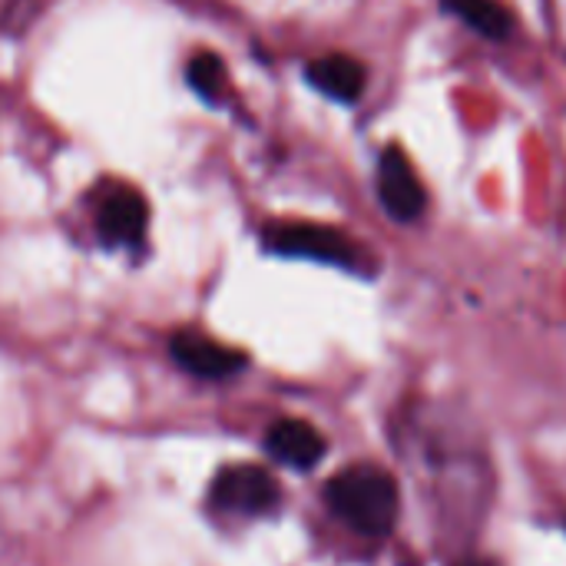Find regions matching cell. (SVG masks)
Wrapping results in <instances>:
<instances>
[{
  "mask_svg": "<svg viewBox=\"0 0 566 566\" xmlns=\"http://www.w3.org/2000/svg\"><path fill=\"white\" fill-rule=\"evenodd\" d=\"M325 504L332 514L361 537H388L398 524L401 494L398 481L371 464L338 471L325 484Z\"/></svg>",
  "mask_w": 566,
  "mask_h": 566,
  "instance_id": "cell-1",
  "label": "cell"
},
{
  "mask_svg": "<svg viewBox=\"0 0 566 566\" xmlns=\"http://www.w3.org/2000/svg\"><path fill=\"white\" fill-rule=\"evenodd\" d=\"M262 245L285 259H308L348 272H365V252L352 242V235L315 226V222H269L262 229Z\"/></svg>",
  "mask_w": 566,
  "mask_h": 566,
  "instance_id": "cell-2",
  "label": "cell"
},
{
  "mask_svg": "<svg viewBox=\"0 0 566 566\" xmlns=\"http://www.w3.org/2000/svg\"><path fill=\"white\" fill-rule=\"evenodd\" d=\"M209 501L219 511L242 514V517H269L282 504V488L272 471L259 464H232L222 468L209 488Z\"/></svg>",
  "mask_w": 566,
  "mask_h": 566,
  "instance_id": "cell-3",
  "label": "cell"
},
{
  "mask_svg": "<svg viewBox=\"0 0 566 566\" xmlns=\"http://www.w3.org/2000/svg\"><path fill=\"white\" fill-rule=\"evenodd\" d=\"M378 199L395 222H418L428 209V192L401 146H385L378 156Z\"/></svg>",
  "mask_w": 566,
  "mask_h": 566,
  "instance_id": "cell-4",
  "label": "cell"
},
{
  "mask_svg": "<svg viewBox=\"0 0 566 566\" xmlns=\"http://www.w3.org/2000/svg\"><path fill=\"white\" fill-rule=\"evenodd\" d=\"M93 222H96V235L106 249H133L146 239L149 202L133 186H113L96 202Z\"/></svg>",
  "mask_w": 566,
  "mask_h": 566,
  "instance_id": "cell-5",
  "label": "cell"
},
{
  "mask_svg": "<svg viewBox=\"0 0 566 566\" xmlns=\"http://www.w3.org/2000/svg\"><path fill=\"white\" fill-rule=\"evenodd\" d=\"M169 355L186 375L202 378V381H226V378L239 375L249 361L245 352L229 348V345H222L202 332H192V328H182L169 338Z\"/></svg>",
  "mask_w": 566,
  "mask_h": 566,
  "instance_id": "cell-6",
  "label": "cell"
},
{
  "mask_svg": "<svg viewBox=\"0 0 566 566\" xmlns=\"http://www.w3.org/2000/svg\"><path fill=\"white\" fill-rule=\"evenodd\" d=\"M305 83L312 90H318L322 96L352 106L365 96L368 70L361 60H355L348 53H325V56H315L305 63Z\"/></svg>",
  "mask_w": 566,
  "mask_h": 566,
  "instance_id": "cell-7",
  "label": "cell"
},
{
  "mask_svg": "<svg viewBox=\"0 0 566 566\" xmlns=\"http://www.w3.org/2000/svg\"><path fill=\"white\" fill-rule=\"evenodd\" d=\"M265 448L279 464L295 468V471H312L328 451L322 431L312 428L308 421H298V418L275 421L265 434Z\"/></svg>",
  "mask_w": 566,
  "mask_h": 566,
  "instance_id": "cell-8",
  "label": "cell"
},
{
  "mask_svg": "<svg viewBox=\"0 0 566 566\" xmlns=\"http://www.w3.org/2000/svg\"><path fill=\"white\" fill-rule=\"evenodd\" d=\"M441 7L488 40L514 36V13L501 0H441Z\"/></svg>",
  "mask_w": 566,
  "mask_h": 566,
  "instance_id": "cell-9",
  "label": "cell"
},
{
  "mask_svg": "<svg viewBox=\"0 0 566 566\" xmlns=\"http://www.w3.org/2000/svg\"><path fill=\"white\" fill-rule=\"evenodd\" d=\"M186 83L192 86V93L199 99H206L209 106H219L229 93V70L222 63L219 53L212 50H202L196 56H189L186 63Z\"/></svg>",
  "mask_w": 566,
  "mask_h": 566,
  "instance_id": "cell-10",
  "label": "cell"
},
{
  "mask_svg": "<svg viewBox=\"0 0 566 566\" xmlns=\"http://www.w3.org/2000/svg\"><path fill=\"white\" fill-rule=\"evenodd\" d=\"M458 566H497L494 560H464V564H458Z\"/></svg>",
  "mask_w": 566,
  "mask_h": 566,
  "instance_id": "cell-11",
  "label": "cell"
}]
</instances>
